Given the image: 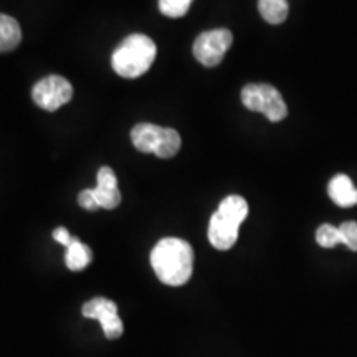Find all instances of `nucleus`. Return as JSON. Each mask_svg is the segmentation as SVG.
I'll return each instance as SVG.
<instances>
[{"label":"nucleus","mask_w":357,"mask_h":357,"mask_svg":"<svg viewBox=\"0 0 357 357\" xmlns=\"http://www.w3.org/2000/svg\"><path fill=\"white\" fill-rule=\"evenodd\" d=\"M151 265L164 284L182 287L194 271V250L185 240L167 236L151 252Z\"/></svg>","instance_id":"1"},{"label":"nucleus","mask_w":357,"mask_h":357,"mask_svg":"<svg viewBox=\"0 0 357 357\" xmlns=\"http://www.w3.org/2000/svg\"><path fill=\"white\" fill-rule=\"evenodd\" d=\"M158 55V47L147 35L132 33L116 47L111 56L113 70L123 78H137L151 68Z\"/></svg>","instance_id":"2"},{"label":"nucleus","mask_w":357,"mask_h":357,"mask_svg":"<svg viewBox=\"0 0 357 357\" xmlns=\"http://www.w3.org/2000/svg\"><path fill=\"white\" fill-rule=\"evenodd\" d=\"M248 215L247 200L240 195H229L218 205L208 223V240L217 250H230L238 240V230Z\"/></svg>","instance_id":"3"},{"label":"nucleus","mask_w":357,"mask_h":357,"mask_svg":"<svg viewBox=\"0 0 357 357\" xmlns=\"http://www.w3.org/2000/svg\"><path fill=\"white\" fill-rule=\"evenodd\" d=\"M131 139L137 151L146 154H155L162 159L174 158L182 144L181 136L176 129L160 128L149 123H141L134 126Z\"/></svg>","instance_id":"4"},{"label":"nucleus","mask_w":357,"mask_h":357,"mask_svg":"<svg viewBox=\"0 0 357 357\" xmlns=\"http://www.w3.org/2000/svg\"><path fill=\"white\" fill-rule=\"evenodd\" d=\"M242 102L247 109L265 114L273 123L281 121L288 114L283 96L271 84H247L242 89Z\"/></svg>","instance_id":"5"},{"label":"nucleus","mask_w":357,"mask_h":357,"mask_svg":"<svg viewBox=\"0 0 357 357\" xmlns=\"http://www.w3.org/2000/svg\"><path fill=\"white\" fill-rule=\"evenodd\" d=\"M73 96V86L68 79L58 75L45 77L35 84L32 89V98L35 105L45 111H56L66 105Z\"/></svg>","instance_id":"6"},{"label":"nucleus","mask_w":357,"mask_h":357,"mask_svg":"<svg viewBox=\"0 0 357 357\" xmlns=\"http://www.w3.org/2000/svg\"><path fill=\"white\" fill-rule=\"evenodd\" d=\"M234 42V35L227 29H215L200 33L194 42V56L204 66H217Z\"/></svg>","instance_id":"7"},{"label":"nucleus","mask_w":357,"mask_h":357,"mask_svg":"<svg viewBox=\"0 0 357 357\" xmlns=\"http://www.w3.org/2000/svg\"><path fill=\"white\" fill-rule=\"evenodd\" d=\"M83 316L88 319H96L108 339L123 336L124 326L118 316V306L114 301L106 300V298H93L83 305Z\"/></svg>","instance_id":"8"},{"label":"nucleus","mask_w":357,"mask_h":357,"mask_svg":"<svg viewBox=\"0 0 357 357\" xmlns=\"http://www.w3.org/2000/svg\"><path fill=\"white\" fill-rule=\"evenodd\" d=\"M98 184L95 189H88L91 194L93 200L98 205V208H113L118 207L121 204V192L118 189V178L113 169L108 166H102L98 171Z\"/></svg>","instance_id":"9"},{"label":"nucleus","mask_w":357,"mask_h":357,"mask_svg":"<svg viewBox=\"0 0 357 357\" xmlns=\"http://www.w3.org/2000/svg\"><path fill=\"white\" fill-rule=\"evenodd\" d=\"M329 197L339 207H354L357 205V189L346 174H337L329 181Z\"/></svg>","instance_id":"10"},{"label":"nucleus","mask_w":357,"mask_h":357,"mask_svg":"<svg viewBox=\"0 0 357 357\" xmlns=\"http://www.w3.org/2000/svg\"><path fill=\"white\" fill-rule=\"evenodd\" d=\"M22 42V29L13 17L0 13V53L12 52Z\"/></svg>","instance_id":"11"},{"label":"nucleus","mask_w":357,"mask_h":357,"mask_svg":"<svg viewBox=\"0 0 357 357\" xmlns=\"http://www.w3.org/2000/svg\"><path fill=\"white\" fill-rule=\"evenodd\" d=\"M91 258H93V253L88 245H84L82 240L77 238V236H73L71 243L66 247V255H65L66 266H68L71 271H82L89 265V263H91Z\"/></svg>","instance_id":"12"},{"label":"nucleus","mask_w":357,"mask_h":357,"mask_svg":"<svg viewBox=\"0 0 357 357\" xmlns=\"http://www.w3.org/2000/svg\"><path fill=\"white\" fill-rule=\"evenodd\" d=\"M258 10L268 24L278 25L288 17V0H258Z\"/></svg>","instance_id":"13"},{"label":"nucleus","mask_w":357,"mask_h":357,"mask_svg":"<svg viewBox=\"0 0 357 357\" xmlns=\"http://www.w3.org/2000/svg\"><path fill=\"white\" fill-rule=\"evenodd\" d=\"M316 242L323 248H334L336 245L342 243V234L339 227H334L331 223H323L316 231Z\"/></svg>","instance_id":"14"},{"label":"nucleus","mask_w":357,"mask_h":357,"mask_svg":"<svg viewBox=\"0 0 357 357\" xmlns=\"http://www.w3.org/2000/svg\"><path fill=\"white\" fill-rule=\"evenodd\" d=\"M194 0H159V10L171 19L184 17Z\"/></svg>","instance_id":"15"},{"label":"nucleus","mask_w":357,"mask_h":357,"mask_svg":"<svg viewBox=\"0 0 357 357\" xmlns=\"http://www.w3.org/2000/svg\"><path fill=\"white\" fill-rule=\"evenodd\" d=\"M339 230L342 234V243L352 252H357V222H344Z\"/></svg>","instance_id":"16"},{"label":"nucleus","mask_w":357,"mask_h":357,"mask_svg":"<svg viewBox=\"0 0 357 357\" xmlns=\"http://www.w3.org/2000/svg\"><path fill=\"white\" fill-rule=\"evenodd\" d=\"M53 238H55L58 243L68 247V245L71 243V240H73V236H71V234L65 229V227H58V229L53 230Z\"/></svg>","instance_id":"17"}]
</instances>
